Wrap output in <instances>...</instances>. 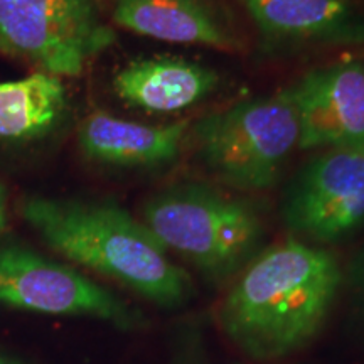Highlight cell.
<instances>
[{
    "mask_svg": "<svg viewBox=\"0 0 364 364\" xmlns=\"http://www.w3.org/2000/svg\"><path fill=\"white\" fill-rule=\"evenodd\" d=\"M339 285V263L329 252L284 241L250 263L223 300L220 324L248 356H285L317 334Z\"/></svg>",
    "mask_w": 364,
    "mask_h": 364,
    "instance_id": "1",
    "label": "cell"
},
{
    "mask_svg": "<svg viewBox=\"0 0 364 364\" xmlns=\"http://www.w3.org/2000/svg\"><path fill=\"white\" fill-rule=\"evenodd\" d=\"M22 216L49 248L162 307L193 295L189 275L171 260L142 221L110 201L26 199Z\"/></svg>",
    "mask_w": 364,
    "mask_h": 364,
    "instance_id": "2",
    "label": "cell"
},
{
    "mask_svg": "<svg viewBox=\"0 0 364 364\" xmlns=\"http://www.w3.org/2000/svg\"><path fill=\"white\" fill-rule=\"evenodd\" d=\"M142 223L167 252L216 280L252 260L263 236L257 204L203 184L176 186L152 196L144 204Z\"/></svg>",
    "mask_w": 364,
    "mask_h": 364,
    "instance_id": "3",
    "label": "cell"
},
{
    "mask_svg": "<svg viewBox=\"0 0 364 364\" xmlns=\"http://www.w3.org/2000/svg\"><path fill=\"white\" fill-rule=\"evenodd\" d=\"M193 135L204 166L226 186L248 193L272 188L299 147V118L290 90L211 113L194 125Z\"/></svg>",
    "mask_w": 364,
    "mask_h": 364,
    "instance_id": "4",
    "label": "cell"
},
{
    "mask_svg": "<svg viewBox=\"0 0 364 364\" xmlns=\"http://www.w3.org/2000/svg\"><path fill=\"white\" fill-rule=\"evenodd\" d=\"M115 43L98 0H0V53L51 76H78Z\"/></svg>",
    "mask_w": 364,
    "mask_h": 364,
    "instance_id": "5",
    "label": "cell"
},
{
    "mask_svg": "<svg viewBox=\"0 0 364 364\" xmlns=\"http://www.w3.org/2000/svg\"><path fill=\"white\" fill-rule=\"evenodd\" d=\"M0 304L48 316H88L132 329L140 316L75 268L16 243H0Z\"/></svg>",
    "mask_w": 364,
    "mask_h": 364,
    "instance_id": "6",
    "label": "cell"
},
{
    "mask_svg": "<svg viewBox=\"0 0 364 364\" xmlns=\"http://www.w3.org/2000/svg\"><path fill=\"white\" fill-rule=\"evenodd\" d=\"M285 225L294 233L334 243L364 223V147L327 149L304 167L287 196Z\"/></svg>",
    "mask_w": 364,
    "mask_h": 364,
    "instance_id": "7",
    "label": "cell"
},
{
    "mask_svg": "<svg viewBox=\"0 0 364 364\" xmlns=\"http://www.w3.org/2000/svg\"><path fill=\"white\" fill-rule=\"evenodd\" d=\"M299 147H364V65L356 59L307 73L289 86Z\"/></svg>",
    "mask_w": 364,
    "mask_h": 364,
    "instance_id": "8",
    "label": "cell"
},
{
    "mask_svg": "<svg viewBox=\"0 0 364 364\" xmlns=\"http://www.w3.org/2000/svg\"><path fill=\"white\" fill-rule=\"evenodd\" d=\"M220 75L211 68L177 56L139 58L113 76V91L129 107L176 113L194 107L218 88Z\"/></svg>",
    "mask_w": 364,
    "mask_h": 364,
    "instance_id": "9",
    "label": "cell"
},
{
    "mask_svg": "<svg viewBox=\"0 0 364 364\" xmlns=\"http://www.w3.org/2000/svg\"><path fill=\"white\" fill-rule=\"evenodd\" d=\"M189 122L144 125L97 112L81 124L78 144L91 161L122 167H156L179 156Z\"/></svg>",
    "mask_w": 364,
    "mask_h": 364,
    "instance_id": "10",
    "label": "cell"
},
{
    "mask_svg": "<svg viewBox=\"0 0 364 364\" xmlns=\"http://www.w3.org/2000/svg\"><path fill=\"white\" fill-rule=\"evenodd\" d=\"M113 21L167 43L236 48L235 36L208 0H117Z\"/></svg>",
    "mask_w": 364,
    "mask_h": 364,
    "instance_id": "11",
    "label": "cell"
},
{
    "mask_svg": "<svg viewBox=\"0 0 364 364\" xmlns=\"http://www.w3.org/2000/svg\"><path fill=\"white\" fill-rule=\"evenodd\" d=\"M66 108V90L58 76L39 71L0 83V145L44 139L61 125Z\"/></svg>",
    "mask_w": 364,
    "mask_h": 364,
    "instance_id": "12",
    "label": "cell"
},
{
    "mask_svg": "<svg viewBox=\"0 0 364 364\" xmlns=\"http://www.w3.org/2000/svg\"><path fill=\"white\" fill-rule=\"evenodd\" d=\"M258 29L282 39L356 38L343 0H241Z\"/></svg>",
    "mask_w": 364,
    "mask_h": 364,
    "instance_id": "13",
    "label": "cell"
},
{
    "mask_svg": "<svg viewBox=\"0 0 364 364\" xmlns=\"http://www.w3.org/2000/svg\"><path fill=\"white\" fill-rule=\"evenodd\" d=\"M7 223V189L0 182V233L4 231Z\"/></svg>",
    "mask_w": 364,
    "mask_h": 364,
    "instance_id": "14",
    "label": "cell"
},
{
    "mask_svg": "<svg viewBox=\"0 0 364 364\" xmlns=\"http://www.w3.org/2000/svg\"><path fill=\"white\" fill-rule=\"evenodd\" d=\"M0 364H17V363L9 361V359H6V358H0Z\"/></svg>",
    "mask_w": 364,
    "mask_h": 364,
    "instance_id": "15",
    "label": "cell"
}]
</instances>
